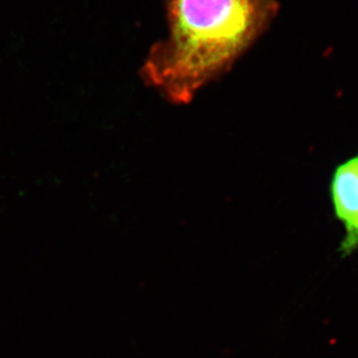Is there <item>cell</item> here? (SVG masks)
<instances>
[{
  "label": "cell",
  "mask_w": 358,
  "mask_h": 358,
  "mask_svg": "<svg viewBox=\"0 0 358 358\" xmlns=\"http://www.w3.org/2000/svg\"><path fill=\"white\" fill-rule=\"evenodd\" d=\"M278 0H166L169 34L141 69L146 84L174 105H188L230 71L278 15Z\"/></svg>",
  "instance_id": "cell-1"
},
{
  "label": "cell",
  "mask_w": 358,
  "mask_h": 358,
  "mask_svg": "<svg viewBox=\"0 0 358 358\" xmlns=\"http://www.w3.org/2000/svg\"><path fill=\"white\" fill-rule=\"evenodd\" d=\"M335 215L345 229L341 250L350 254L358 247V156L335 169L331 182Z\"/></svg>",
  "instance_id": "cell-2"
}]
</instances>
